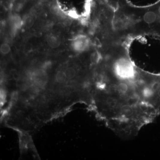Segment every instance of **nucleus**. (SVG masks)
<instances>
[{"label":"nucleus","instance_id":"obj_1","mask_svg":"<svg viewBox=\"0 0 160 160\" xmlns=\"http://www.w3.org/2000/svg\"><path fill=\"white\" fill-rule=\"evenodd\" d=\"M89 105L114 133L134 137L160 115V75L120 77L109 66L92 84Z\"/></svg>","mask_w":160,"mask_h":160},{"label":"nucleus","instance_id":"obj_2","mask_svg":"<svg viewBox=\"0 0 160 160\" xmlns=\"http://www.w3.org/2000/svg\"><path fill=\"white\" fill-rule=\"evenodd\" d=\"M90 44V40L87 36L79 35L72 40L71 46L75 52L81 53L88 49Z\"/></svg>","mask_w":160,"mask_h":160},{"label":"nucleus","instance_id":"obj_3","mask_svg":"<svg viewBox=\"0 0 160 160\" xmlns=\"http://www.w3.org/2000/svg\"><path fill=\"white\" fill-rule=\"evenodd\" d=\"M31 79L34 84L39 87H43L47 83L48 77L45 69L35 70L32 72Z\"/></svg>","mask_w":160,"mask_h":160},{"label":"nucleus","instance_id":"obj_4","mask_svg":"<svg viewBox=\"0 0 160 160\" xmlns=\"http://www.w3.org/2000/svg\"><path fill=\"white\" fill-rule=\"evenodd\" d=\"M9 22L13 34H15L23 25L22 19L19 15L15 14L10 16Z\"/></svg>","mask_w":160,"mask_h":160},{"label":"nucleus","instance_id":"obj_5","mask_svg":"<svg viewBox=\"0 0 160 160\" xmlns=\"http://www.w3.org/2000/svg\"><path fill=\"white\" fill-rule=\"evenodd\" d=\"M49 46L52 48L58 47L61 44V40L58 37L51 34L49 36L47 39Z\"/></svg>","mask_w":160,"mask_h":160},{"label":"nucleus","instance_id":"obj_6","mask_svg":"<svg viewBox=\"0 0 160 160\" xmlns=\"http://www.w3.org/2000/svg\"><path fill=\"white\" fill-rule=\"evenodd\" d=\"M157 19V15L153 12H148L144 16V20L148 24L154 22Z\"/></svg>","mask_w":160,"mask_h":160},{"label":"nucleus","instance_id":"obj_7","mask_svg":"<svg viewBox=\"0 0 160 160\" xmlns=\"http://www.w3.org/2000/svg\"><path fill=\"white\" fill-rule=\"evenodd\" d=\"M67 79H72L77 75V71L73 67H68L64 71Z\"/></svg>","mask_w":160,"mask_h":160},{"label":"nucleus","instance_id":"obj_8","mask_svg":"<svg viewBox=\"0 0 160 160\" xmlns=\"http://www.w3.org/2000/svg\"><path fill=\"white\" fill-rule=\"evenodd\" d=\"M67 79V78L64 71H58L55 75V80L58 83H64Z\"/></svg>","mask_w":160,"mask_h":160},{"label":"nucleus","instance_id":"obj_9","mask_svg":"<svg viewBox=\"0 0 160 160\" xmlns=\"http://www.w3.org/2000/svg\"><path fill=\"white\" fill-rule=\"evenodd\" d=\"M11 51V47L7 43H3L0 47V51L3 54H8Z\"/></svg>","mask_w":160,"mask_h":160},{"label":"nucleus","instance_id":"obj_10","mask_svg":"<svg viewBox=\"0 0 160 160\" xmlns=\"http://www.w3.org/2000/svg\"><path fill=\"white\" fill-rule=\"evenodd\" d=\"M159 12L160 13V6L159 7Z\"/></svg>","mask_w":160,"mask_h":160}]
</instances>
